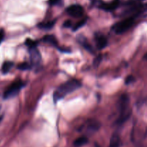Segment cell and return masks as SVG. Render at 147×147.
Listing matches in <instances>:
<instances>
[{"instance_id": "obj_1", "label": "cell", "mask_w": 147, "mask_h": 147, "mask_svg": "<svg viewBox=\"0 0 147 147\" xmlns=\"http://www.w3.org/2000/svg\"><path fill=\"white\" fill-rule=\"evenodd\" d=\"M80 86H81V84L77 79H71V80L61 84L55 91L54 95H53L55 102L64 98L67 95L74 92L75 90L78 89Z\"/></svg>"}, {"instance_id": "obj_2", "label": "cell", "mask_w": 147, "mask_h": 147, "mask_svg": "<svg viewBox=\"0 0 147 147\" xmlns=\"http://www.w3.org/2000/svg\"><path fill=\"white\" fill-rule=\"evenodd\" d=\"M119 117L118 118L116 122L118 124H123L129 118L131 115V111L129 110V97L127 95H123L121 96L119 100Z\"/></svg>"}, {"instance_id": "obj_3", "label": "cell", "mask_w": 147, "mask_h": 147, "mask_svg": "<svg viewBox=\"0 0 147 147\" xmlns=\"http://www.w3.org/2000/svg\"><path fill=\"white\" fill-rule=\"evenodd\" d=\"M24 86V83L22 81H15L6 89L4 93V99H10V98L14 97L20 92V91Z\"/></svg>"}, {"instance_id": "obj_4", "label": "cell", "mask_w": 147, "mask_h": 147, "mask_svg": "<svg viewBox=\"0 0 147 147\" xmlns=\"http://www.w3.org/2000/svg\"><path fill=\"white\" fill-rule=\"evenodd\" d=\"M134 23V17H129L119 22L116 23L113 26V30L116 34H122L127 31Z\"/></svg>"}, {"instance_id": "obj_5", "label": "cell", "mask_w": 147, "mask_h": 147, "mask_svg": "<svg viewBox=\"0 0 147 147\" xmlns=\"http://www.w3.org/2000/svg\"><path fill=\"white\" fill-rule=\"evenodd\" d=\"M67 14L73 17H80L84 14V10L83 7L79 4H73L70 6L66 10Z\"/></svg>"}, {"instance_id": "obj_6", "label": "cell", "mask_w": 147, "mask_h": 147, "mask_svg": "<svg viewBox=\"0 0 147 147\" xmlns=\"http://www.w3.org/2000/svg\"><path fill=\"white\" fill-rule=\"evenodd\" d=\"M30 56L31 66H37L41 62V55L37 47L30 48Z\"/></svg>"}, {"instance_id": "obj_7", "label": "cell", "mask_w": 147, "mask_h": 147, "mask_svg": "<svg viewBox=\"0 0 147 147\" xmlns=\"http://www.w3.org/2000/svg\"><path fill=\"white\" fill-rule=\"evenodd\" d=\"M78 43H80V44L86 50H87L88 51L90 52L91 53H94L93 47L90 46V44L88 43V41L86 37H84L83 35H79L78 37Z\"/></svg>"}, {"instance_id": "obj_8", "label": "cell", "mask_w": 147, "mask_h": 147, "mask_svg": "<svg viewBox=\"0 0 147 147\" xmlns=\"http://www.w3.org/2000/svg\"><path fill=\"white\" fill-rule=\"evenodd\" d=\"M119 5V1L118 0H115V1H111L109 3H104V4H101L100 6V8L102 10H105V11H113V10H116Z\"/></svg>"}, {"instance_id": "obj_9", "label": "cell", "mask_w": 147, "mask_h": 147, "mask_svg": "<svg viewBox=\"0 0 147 147\" xmlns=\"http://www.w3.org/2000/svg\"><path fill=\"white\" fill-rule=\"evenodd\" d=\"M121 139L118 134L114 133L112 135L109 143V147H120Z\"/></svg>"}, {"instance_id": "obj_10", "label": "cell", "mask_w": 147, "mask_h": 147, "mask_svg": "<svg viewBox=\"0 0 147 147\" xmlns=\"http://www.w3.org/2000/svg\"><path fill=\"white\" fill-rule=\"evenodd\" d=\"M108 40L106 39V37H104V36L100 35L99 37H98L97 39H96V46H97L98 48L100 49V50L106 48Z\"/></svg>"}, {"instance_id": "obj_11", "label": "cell", "mask_w": 147, "mask_h": 147, "mask_svg": "<svg viewBox=\"0 0 147 147\" xmlns=\"http://www.w3.org/2000/svg\"><path fill=\"white\" fill-rule=\"evenodd\" d=\"M100 125L99 122L96 120H90L88 125V130L90 132H94V131H97L100 128Z\"/></svg>"}, {"instance_id": "obj_12", "label": "cell", "mask_w": 147, "mask_h": 147, "mask_svg": "<svg viewBox=\"0 0 147 147\" xmlns=\"http://www.w3.org/2000/svg\"><path fill=\"white\" fill-rule=\"evenodd\" d=\"M42 40L44 42L48 43V44L52 45V46H57V40L55 37V36L51 35H47L44 36Z\"/></svg>"}, {"instance_id": "obj_13", "label": "cell", "mask_w": 147, "mask_h": 147, "mask_svg": "<svg viewBox=\"0 0 147 147\" xmlns=\"http://www.w3.org/2000/svg\"><path fill=\"white\" fill-rule=\"evenodd\" d=\"M88 143V138L85 136L80 137V138H77L76 141L73 143V145L75 147H80L82 146L85 145Z\"/></svg>"}, {"instance_id": "obj_14", "label": "cell", "mask_w": 147, "mask_h": 147, "mask_svg": "<svg viewBox=\"0 0 147 147\" xmlns=\"http://www.w3.org/2000/svg\"><path fill=\"white\" fill-rule=\"evenodd\" d=\"M14 63L11 61H7L5 63H3L2 67H1V71L4 74H7V72H9L10 71V69L12 68Z\"/></svg>"}, {"instance_id": "obj_15", "label": "cell", "mask_w": 147, "mask_h": 147, "mask_svg": "<svg viewBox=\"0 0 147 147\" xmlns=\"http://www.w3.org/2000/svg\"><path fill=\"white\" fill-rule=\"evenodd\" d=\"M31 68V65L27 63H22L18 65V69L20 70H27Z\"/></svg>"}, {"instance_id": "obj_16", "label": "cell", "mask_w": 147, "mask_h": 147, "mask_svg": "<svg viewBox=\"0 0 147 147\" xmlns=\"http://www.w3.org/2000/svg\"><path fill=\"white\" fill-rule=\"evenodd\" d=\"M26 45H27L30 48H31L36 47L37 43H36V42L34 41V40H30V39H27V40H26Z\"/></svg>"}, {"instance_id": "obj_17", "label": "cell", "mask_w": 147, "mask_h": 147, "mask_svg": "<svg viewBox=\"0 0 147 147\" xmlns=\"http://www.w3.org/2000/svg\"><path fill=\"white\" fill-rule=\"evenodd\" d=\"M102 61V56L101 55H98V56H96V59L93 61V65H94L95 67H97L99 64Z\"/></svg>"}, {"instance_id": "obj_18", "label": "cell", "mask_w": 147, "mask_h": 147, "mask_svg": "<svg viewBox=\"0 0 147 147\" xmlns=\"http://www.w3.org/2000/svg\"><path fill=\"white\" fill-rule=\"evenodd\" d=\"M55 24V22H49L45 23V24H40V27L41 28H44V29H50L52 28L53 25Z\"/></svg>"}, {"instance_id": "obj_19", "label": "cell", "mask_w": 147, "mask_h": 147, "mask_svg": "<svg viewBox=\"0 0 147 147\" xmlns=\"http://www.w3.org/2000/svg\"><path fill=\"white\" fill-rule=\"evenodd\" d=\"M86 20H81V21H80L78 23H77V24H76V25H75V27H74V28H73V30H77L78 29L80 28V27H81L82 26L84 25V24H86Z\"/></svg>"}, {"instance_id": "obj_20", "label": "cell", "mask_w": 147, "mask_h": 147, "mask_svg": "<svg viewBox=\"0 0 147 147\" xmlns=\"http://www.w3.org/2000/svg\"><path fill=\"white\" fill-rule=\"evenodd\" d=\"M134 81V78L133 76H129L126 78V80H125V83L126 84H129L132 83V82Z\"/></svg>"}, {"instance_id": "obj_21", "label": "cell", "mask_w": 147, "mask_h": 147, "mask_svg": "<svg viewBox=\"0 0 147 147\" xmlns=\"http://www.w3.org/2000/svg\"><path fill=\"white\" fill-rule=\"evenodd\" d=\"M59 1H60V0H49V3H50V4H51V5L57 4Z\"/></svg>"}, {"instance_id": "obj_22", "label": "cell", "mask_w": 147, "mask_h": 147, "mask_svg": "<svg viewBox=\"0 0 147 147\" xmlns=\"http://www.w3.org/2000/svg\"><path fill=\"white\" fill-rule=\"evenodd\" d=\"M4 33L3 32V30H0V43H1V42L2 41L3 39H4Z\"/></svg>"}, {"instance_id": "obj_23", "label": "cell", "mask_w": 147, "mask_h": 147, "mask_svg": "<svg viewBox=\"0 0 147 147\" xmlns=\"http://www.w3.org/2000/svg\"><path fill=\"white\" fill-rule=\"evenodd\" d=\"M70 24H71V22H70V21H66L65 22L64 24V26L66 27H69L70 26Z\"/></svg>"}, {"instance_id": "obj_24", "label": "cell", "mask_w": 147, "mask_h": 147, "mask_svg": "<svg viewBox=\"0 0 147 147\" xmlns=\"http://www.w3.org/2000/svg\"><path fill=\"white\" fill-rule=\"evenodd\" d=\"M2 118H3V116H1H1H0V122H1V121Z\"/></svg>"}, {"instance_id": "obj_25", "label": "cell", "mask_w": 147, "mask_h": 147, "mask_svg": "<svg viewBox=\"0 0 147 147\" xmlns=\"http://www.w3.org/2000/svg\"><path fill=\"white\" fill-rule=\"evenodd\" d=\"M144 59H146V60H147V53H146V54L145 55V56H144Z\"/></svg>"}]
</instances>
